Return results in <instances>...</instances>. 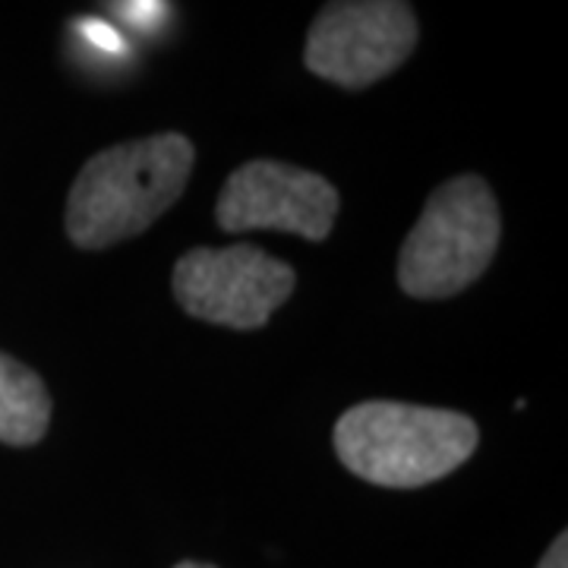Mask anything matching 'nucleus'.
Wrapping results in <instances>:
<instances>
[{
  "label": "nucleus",
  "mask_w": 568,
  "mask_h": 568,
  "mask_svg": "<svg viewBox=\"0 0 568 568\" xmlns=\"http://www.w3.org/2000/svg\"><path fill=\"white\" fill-rule=\"evenodd\" d=\"M196 162L181 133L111 145L89 159L67 200V234L82 250H104L142 234L181 200Z\"/></svg>",
  "instance_id": "1"
},
{
  "label": "nucleus",
  "mask_w": 568,
  "mask_h": 568,
  "mask_svg": "<svg viewBox=\"0 0 568 568\" xmlns=\"http://www.w3.org/2000/svg\"><path fill=\"white\" fill-rule=\"evenodd\" d=\"M480 443L477 424L443 407L364 402L335 424L342 465L366 484L414 489L452 474Z\"/></svg>",
  "instance_id": "2"
},
{
  "label": "nucleus",
  "mask_w": 568,
  "mask_h": 568,
  "mask_svg": "<svg viewBox=\"0 0 568 568\" xmlns=\"http://www.w3.org/2000/svg\"><path fill=\"white\" fill-rule=\"evenodd\" d=\"M503 219L487 181L462 174L446 181L424 205L398 256V284L417 301L455 297L493 263Z\"/></svg>",
  "instance_id": "3"
},
{
  "label": "nucleus",
  "mask_w": 568,
  "mask_h": 568,
  "mask_svg": "<svg viewBox=\"0 0 568 568\" xmlns=\"http://www.w3.org/2000/svg\"><path fill=\"white\" fill-rule=\"evenodd\" d=\"M294 268L253 244L190 250L174 265L178 304L227 328H260L294 294Z\"/></svg>",
  "instance_id": "4"
},
{
  "label": "nucleus",
  "mask_w": 568,
  "mask_h": 568,
  "mask_svg": "<svg viewBox=\"0 0 568 568\" xmlns=\"http://www.w3.org/2000/svg\"><path fill=\"white\" fill-rule=\"evenodd\" d=\"M417 44V20L407 3L347 0L328 3L310 26L304 63L342 89H366L407 61Z\"/></svg>",
  "instance_id": "5"
},
{
  "label": "nucleus",
  "mask_w": 568,
  "mask_h": 568,
  "mask_svg": "<svg viewBox=\"0 0 568 568\" xmlns=\"http://www.w3.org/2000/svg\"><path fill=\"white\" fill-rule=\"evenodd\" d=\"M338 215V190L316 171L284 162H246L222 186L215 205L227 234L284 231L306 241H325Z\"/></svg>",
  "instance_id": "6"
},
{
  "label": "nucleus",
  "mask_w": 568,
  "mask_h": 568,
  "mask_svg": "<svg viewBox=\"0 0 568 568\" xmlns=\"http://www.w3.org/2000/svg\"><path fill=\"white\" fill-rule=\"evenodd\" d=\"M51 424V395L39 373L0 351V443L36 446Z\"/></svg>",
  "instance_id": "7"
},
{
  "label": "nucleus",
  "mask_w": 568,
  "mask_h": 568,
  "mask_svg": "<svg viewBox=\"0 0 568 568\" xmlns=\"http://www.w3.org/2000/svg\"><path fill=\"white\" fill-rule=\"evenodd\" d=\"M537 568H568V537L566 534H559V537H556V544L547 549V556L540 559V566Z\"/></svg>",
  "instance_id": "8"
},
{
  "label": "nucleus",
  "mask_w": 568,
  "mask_h": 568,
  "mask_svg": "<svg viewBox=\"0 0 568 568\" xmlns=\"http://www.w3.org/2000/svg\"><path fill=\"white\" fill-rule=\"evenodd\" d=\"M174 568H215V566H203V562H181V566Z\"/></svg>",
  "instance_id": "9"
}]
</instances>
